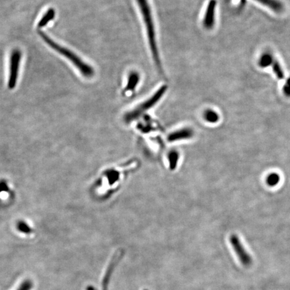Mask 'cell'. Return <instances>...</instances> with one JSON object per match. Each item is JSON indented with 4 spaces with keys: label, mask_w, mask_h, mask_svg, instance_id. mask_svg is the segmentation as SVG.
<instances>
[{
    "label": "cell",
    "mask_w": 290,
    "mask_h": 290,
    "mask_svg": "<svg viewBox=\"0 0 290 290\" xmlns=\"http://www.w3.org/2000/svg\"><path fill=\"white\" fill-rule=\"evenodd\" d=\"M138 5L144 23L147 30L148 41H149L150 49H151L152 57L153 58L156 67L161 74H163V70L162 67L161 59H160L159 50H158L157 39H156L155 25H154L153 16H152L151 8H150L148 0H137Z\"/></svg>",
    "instance_id": "cell-1"
},
{
    "label": "cell",
    "mask_w": 290,
    "mask_h": 290,
    "mask_svg": "<svg viewBox=\"0 0 290 290\" xmlns=\"http://www.w3.org/2000/svg\"><path fill=\"white\" fill-rule=\"evenodd\" d=\"M39 35L41 36L42 39L45 41V43L50 46L52 49L67 58L68 60H69V61L77 67V69L79 70L80 73L82 74L83 77L86 78H91L93 77L94 74H95L93 68L88 65L87 63H85V62H84L81 58L78 57L75 53L72 52L71 50L68 49L67 48L63 47L61 45H58L56 42L53 41L51 38L48 37V36L43 33V32L40 31Z\"/></svg>",
    "instance_id": "cell-2"
},
{
    "label": "cell",
    "mask_w": 290,
    "mask_h": 290,
    "mask_svg": "<svg viewBox=\"0 0 290 290\" xmlns=\"http://www.w3.org/2000/svg\"><path fill=\"white\" fill-rule=\"evenodd\" d=\"M167 85H162L158 89L157 91L151 96L147 101L144 102L141 105L138 106L135 109L130 112L125 116V120L127 122H131L138 119L140 116L143 115L145 112L149 111L154 107L162 99L167 90Z\"/></svg>",
    "instance_id": "cell-3"
},
{
    "label": "cell",
    "mask_w": 290,
    "mask_h": 290,
    "mask_svg": "<svg viewBox=\"0 0 290 290\" xmlns=\"http://www.w3.org/2000/svg\"><path fill=\"white\" fill-rule=\"evenodd\" d=\"M21 59L22 53L19 49H15L11 52L10 57L9 78L8 82V87L10 89H14L17 86Z\"/></svg>",
    "instance_id": "cell-4"
},
{
    "label": "cell",
    "mask_w": 290,
    "mask_h": 290,
    "mask_svg": "<svg viewBox=\"0 0 290 290\" xmlns=\"http://www.w3.org/2000/svg\"><path fill=\"white\" fill-rule=\"evenodd\" d=\"M123 254L124 253L123 251H119L117 252L115 255H114V257H113V259H112L111 261L110 262L109 267H108L107 271L105 272V275L103 277V290L109 289V285L110 283V280H111L112 273H113L114 270H115V267H117L118 263H119V261H121Z\"/></svg>",
    "instance_id": "cell-5"
},
{
    "label": "cell",
    "mask_w": 290,
    "mask_h": 290,
    "mask_svg": "<svg viewBox=\"0 0 290 290\" xmlns=\"http://www.w3.org/2000/svg\"><path fill=\"white\" fill-rule=\"evenodd\" d=\"M216 8H217V1L211 0L208 5L203 21V25L205 29L211 30L214 27L215 23Z\"/></svg>",
    "instance_id": "cell-6"
},
{
    "label": "cell",
    "mask_w": 290,
    "mask_h": 290,
    "mask_svg": "<svg viewBox=\"0 0 290 290\" xmlns=\"http://www.w3.org/2000/svg\"><path fill=\"white\" fill-rule=\"evenodd\" d=\"M230 241L232 245H233V249H235L236 253L237 254L240 259L242 261L245 263H248L249 261L250 257L247 252H246L245 248H244L243 244L240 241L239 238L237 235H233L230 237Z\"/></svg>",
    "instance_id": "cell-7"
},
{
    "label": "cell",
    "mask_w": 290,
    "mask_h": 290,
    "mask_svg": "<svg viewBox=\"0 0 290 290\" xmlns=\"http://www.w3.org/2000/svg\"><path fill=\"white\" fill-rule=\"evenodd\" d=\"M139 81L140 75L137 72L132 71L131 73H130L129 77H128L127 85H126L125 89L123 90L124 93H133L134 91H135Z\"/></svg>",
    "instance_id": "cell-8"
},
{
    "label": "cell",
    "mask_w": 290,
    "mask_h": 290,
    "mask_svg": "<svg viewBox=\"0 0 290 290\" xmlns=\"http://www.w3.org/2000/svg\"><path fill=\"white\" fill-rule=\"evenodd\" d=\"M255 1L269 8L275 13H281L283 10V5L278 0H255Z\"/></svg>",
    "instance_id": "cell-9"
},
{
    "label": "cell",
    "mask_w": 290,
    "mask_h": 290,
    "mask_svg": "<svg viewBox=\"0 0 290 290\" xmlns=\"http://www.w3.org/2000/svg\"><path fill=\"white\" fill-rule=\"evenodd\" d=\"M55 10L53 9H50L48 10L43 17L40 20L39 23H38V27L39 29H43L50 23L53 21L55 18Z\"/></svg>",
    "instance_id": "cell-10"
},
{
    "label": "cell",
    "mask_w": 290,
    "mask_h": 290,
    "mask_svg": "<svg viewBox=\"0 0 290 290\" xmlns=\"http://www.w3.org/2000/svg\"><path fill=\"white\" fill-rule=\"evenodd\" d=\"M273 61V57H272L271 54L265 53L260 58L259 66L263 68L267 67L271 65Z\"/></svg>",
    "instance_id": "cell-11"
},
{
    "label": "cell",
    "mask_w": 290,
    "mask_h": 290,
    "mask_svg": "<svg viewBox=\"0 0 290 290\" xmlns=\"http://www.w3.org/2000/svg\"><path fill=\"white\" fill-rule=\"evenodd\" d=\"M205 118L206 121L209 123H215L219 121V116L216 112L212 111V110H208L205 112Z\"/></svg>",
    "instance_id": "cell-12"
},
{
    "label": "cell",
    "mask_w": 290,
    "mask_h": 290,
    "mask_svg": "<svg viewBox=\"0 0 290 290\" xmlns=\"http://www.w3.org/2000/svg\"><path fill=\"white\" fill-rule=\"evenodd\" d=\"M279 181L280 177L277 173H271L267 176V179H266L267 185L271 186V187L277 185Z\"/></svg>",
    "instance_id": "cell-13"
},
{
    "label": "cell",
    "mask_w": 290,
    "mask_h": 290,
    "mask_svg": "<svg viewBox=\"0 0 290 290\" xmlns=\"http://www.w3.org/2000/svg\"><path fill=\"white\" fill-rule=\"evenodd\" d=\"M274 73H275L276 77L279 79H283L284 78V73L283 70H282L281 66L277 61H274L272 64Z\"/></svg>",
    "instance_id": "cell-14"
},
{
    "label": "cell",
    "mask_w": 290,
    "mask_h": 290,
    "mask_svg": "<svg viewBox=\"0 0 290 290\" xmlns=\"http://www.w3.org/2000/svg\"><path fill=\"white\" fill-rule=\"evenodd\" d=\"M283 93L287 97H290V77L286 81L283 87Z\"/></svg>",
    "instance_id": "cell-15"
},
{
    "label": "cell",
    "mask_w": 290,
    "mask_h": 290,
    "mask_svg": "<svg viewBox=\"0 0 290 290\" xmlns=\"http://www.w3.org/2000/svg\"><path fill=\"white\" fill-rule=\"evenodd\" d=\"M245 3H246V0H241V4H240V6L242 7V6L245 5Z\"/></svg>",
    "instance_id": "cell-16"
}]
</instances>
